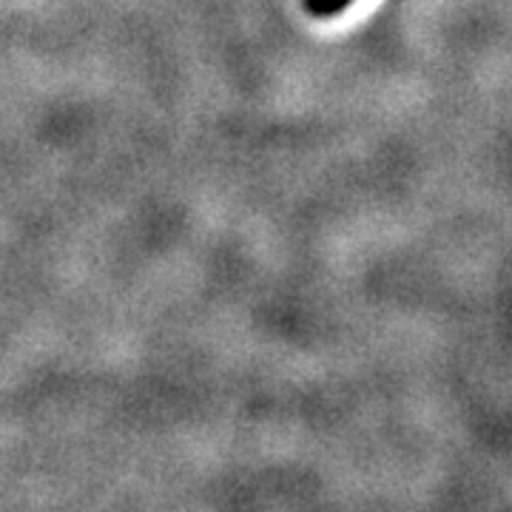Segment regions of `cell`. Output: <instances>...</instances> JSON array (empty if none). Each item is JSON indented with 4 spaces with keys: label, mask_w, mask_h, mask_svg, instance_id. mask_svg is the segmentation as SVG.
<instances>
[{
    "label": "cell",
    "mask_w": 512,
    "mask_h": 512,
    "mask_svg": "<svg viewBox=\"0 0 512 512\" xmlns=\"http://www.w3.org/2000/svg\"><path fill=\"white\" fill-rule=\"evenodd\" d=\"M353 0H302L305 12H311L313 18H336L339 12H345Z\"/></svg>",
    "instance_id": "cell-1"
}]
</instances>
